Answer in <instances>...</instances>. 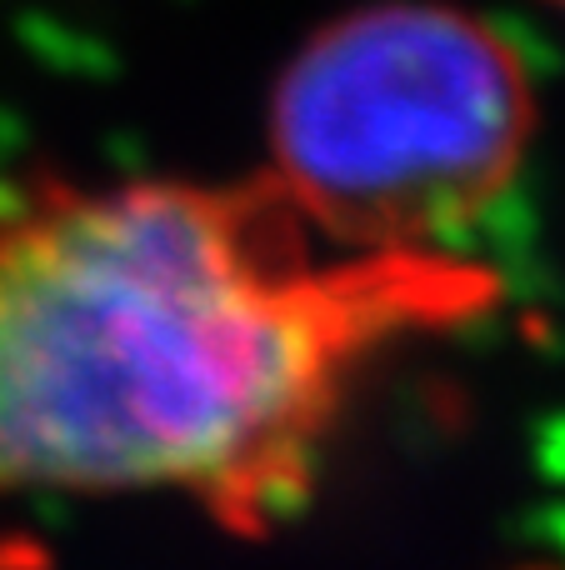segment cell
<instances>
[{"label":"cell","instance_id":"277c9868","mask_svg":"<svg viewBox=\"0 0 565 570\" xmlns=\"http://www.w3.org/2000/svg\"><path fill=\"white\" fill-rule=\"evenodd\" d=\"M551 6H556V10H561V16H565V0H551Z\"/></svg>","mask_w":565,"mask_h":570},{"label":"cell","instance_id":"6da1fadb","mask_svg":"<svg viewBox=\"0 0 565 570\" xmlns=\"http://www.w3.org/2000/svg\"><path fill=\"white\" fill-rule=\"evenodd\" d=\"M496 295L450 250L330 246L266 176L46 190L0 220V491H170L266 535L356 385Z\"/></svg>","mask_w":565,"mask_h":570},{"label":"cell","instance_id":"7a4b0ae2","mask_svg":"<svg viewBox=\"0 0 565 570\" xmlns=\"http://www.w3.org/2000/svg\"><path fill=\"white\" fill-rule=\"evenodd\" d=\"M536 90L486 20L396 0L316 30L270 96L286 206L340 250H446L511 190Z\"/></svg>","mask_w":565,"mask_h":570},{"label":"cell","instance_id":"3957f363","mask_svg":"<svg viewBox=\"0 0 565 570\" xmlns=\"http://www.w3.org/2000/svg\"><path fill=\"white\" fill-rule=\"evenodd\" d=\"M0 570H46V551L30 535L0 531Z\"/></svg>","mask_w":565,"mask_h":570}]
</instances>
